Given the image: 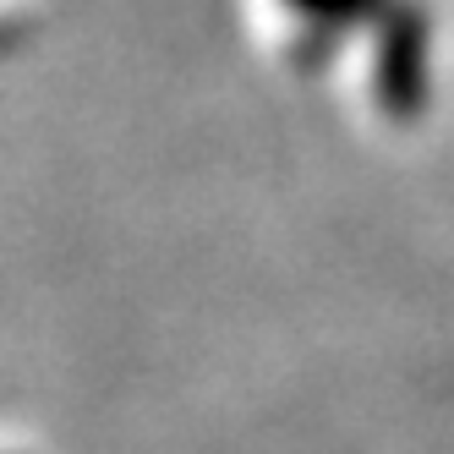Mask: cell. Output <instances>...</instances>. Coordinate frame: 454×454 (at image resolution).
<instances>
[{"label": "cell", "instance_id": "6da1fadb", "mask_svg": "<svg viewBox=\"0 0 454 454\" xmlns=\"http://www.w3.org/2000/svg\"><path fill=\"white\" fill-rule=\"evenodd\" d=\"M433 88V17L421 0H395L372 27V93L388 121H416Z\"/></svg>", "mask_w": 454, "mask_h": 454}, {"label": "cell", "instance_id": "7a4b0ae2", "mask_svg": "<svg viewBox=\"0 0 454 454\" xmlns=\"http://www.w3.org/2000/svg\"><path fill=\"white\" fill-rule=\"evenodd\" d=\"M285 6L307 22V34L296 39V67L317 72L323 60L340 50V39L350 27H378V17L395 6V0H285Z\"/></svg>", "mask_w": 454, "mask_h": 454}]
</instances>
